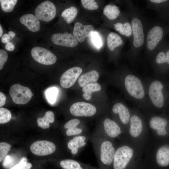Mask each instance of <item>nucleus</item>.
<instances>
[{"instance_id": "nucleus-1", "label": "nucleus", "mask_w": 169, "mask_h": 169, "mask_svg": "<svg viewBox=\"0 0 169 169\" xmlns=\"http://www.w3.org/2000/svg\"><path fill=\"white\" fill-rule=\"evenodd\" d=\"M90 140L101 169L113 163L116 150L112 143L105 137L94 132Z\"/></svg>"}, {"instance_id": "nucleus-2", "label": "nucleus", "mask_w": 169, "mask_h": 169, "mask_svg": "<svg viewBox=\"0 0 169 169\" xmlns=\"http://www.w3.org/2000/svg\"><path fill=\"white\" fill-rule=\"evenodd\" d=\"M93 132L108 138H115L121 133V130L115 121L107 118L96 127Z\"/></svg>"}, {"instance_id": "nucleus-3", "label": "nucleus", "mask_w": 169, "mask_h": 169, "mask_svg": "<svg viewBox=\"0 0 169 169\" xmlns=\"http://www.w3.org/2000/svg\"><path fill=\"white\" fill-rule=\"evenodd\" d=\"M9 94L13 102L18 105L27 104L33 95L29 88L19 84H15L11 87Z\"/></svg>"}, {"instance_id": "nucleus-4", "label": "nucleus", "mask_w": 169, "mask_h": 169, "mask_svg": "<svg viewBox=\"0 0 169 169\" xmlns=\"http://www.w3.org/2000/svg\"><path fill=\"white\" fill-rule=\"evenodd\" d=\"M133 149L126 146H122L116 150L113 166L114 169H125L132 158Z\"/></svg>"}, {"instance_id": "nucleus-5", "label": "nucleus", "mask_w": 169, "mask_h": 169, "mask_svg": "<svg viewBox=\"0 0 169 169\" xmlns=\"http://www.w3.org/2000/svg\"><path fill=\"white\" fill-rule=\"evenodd\" d=\"M125 85L129 94L138 99L143 98L145 95L144 90L140 80L132 74H128L125 80Z\"/></svg>"}, {"instance_id": "nucleus-6", "label": "nucleus", "mask_w": 169, "mask_h": 169, "mask_svg": "<svg viewBox=\"0 0 169 169\" xmlns=\"http://www.w3.org/2000/svg\"><path fill=\"white\" fill-rule=\"evenodd\" d=\"M69 112L74 116L88 117L95 115L97 112V110L92 104L79 102L73 104L70 107Z\"/></svg>"}, {"instance_id": "nucleus-7", "label": "nucleus", "mask_w": 169, "mask_h": 169, "mask_svg": "<svg viewBox=\"0 0 169 169\" xmlns=\"http://www.w3.org/2000/svg\"><path fill=\"white\" fill-rule=\"evenodd\" d=\"M132 28V45L136 49H139L143 44L145 36L142 22L140 18L134 17L131 21Z\"/></svg>"}, {"instance_id": "nucleus-8", "label": "nucleus", "mask_w": 169, "mask_h": 169, "mask_svg": "<svg viewBox=\"0 0 169 169\" xmlns=\"http://www.w3.org/2000/svg\"><path fill=\"white\" fill-rule=\"evenodd\" d=\"M56 12L54 4L51 1H45L38 5L35 10L37 18L44 22H49L55 17Z\"/></svg>"}, {"instance_id": "nucleus-9", "label": "nucleus", "mask_w": 169, "mask_h": 169, "mask_svg": "<svg viewBox=\"0 0 169 169\" xmlns=\"http://www.w3.org/2000/svg\"><path fill=\"white\" fill-rule=\"evenodd\" d=\"M31 53L34 60L43 64L52 65L57 60L56 57L54 54L42 47H34L32 49Z\"/></svg>"}, {"instance_id": "nucleus-10", "label": "nucleus", "mask_w": 169, "mask_h": 169, "mask_svg": "<svg viewBox=\"0 0 169 169\" xmlns=\"http://www.w3.org/2000/svg\"><path fill=\"white\" fill-rule=\"evenodd\" d=\"M65 134L71 137L81 135L90 134L89 129L83 124L80 120L77 118H74L66 122L64 125Z\"/></svg>"}, {"instance_id": "nucleus-11", "label": "nucleus", "mask_w": 169, "mask_h": 169, "mask_svg": "<svg viewBox=\"0 0 169 169\" xmlns=\"http://www.w3.org/2000/svg\"><path fill=\"white\" fill-rule=\"evenodd\" d=\"M91 134H88L71 137L67 143L68 148L71 155L76 156L84 149L90 140Z\"/></svg>"}, {"instance_id": "nucleus-12", "label": "nucleus", "mask_w": 169, "mask_h": 169, "mask_svg": "<svg viewBox=\"0 0 169 169\" xmlns=\"http://www.w3.org/2000/svg\"><path fill=\"white\" fill-rule=\"evenodd\" d=\"M30 150L34 154L44 156L54 153L56 150V145L52 142L46 140H39L33 143Z\"/></svg>"}, {"instance_id": "nucleus-13", "label": "nucleus", "mask_w": 169, "mask_h": 169, "mask_svg": "<svg viewBox=\"0 0 169 169\" xmlns=\"http://www.w3.org/2000/svg\"><path fill=\"white\" fill-rule=\"evenodd\" d=\"M163 31L162 28L158 25L152 27L147 33L146 45L149 51L155 49L162 38Z\"/></svg>"}, {"instance_id": "nucleus-14", "label": "nucleus", "mask_w": 169, "mask_h": 169, "mask_svg": "<svg viewBox=\"0 0 169 169\" xmlns=\"http://www.w3.org/2000/svg\"><path fill=\"white\" fill-rule=\"evenodd\" d=\"M163 86L158 80L153 81L151 84L149 90L150 97L154 105L161 108L164 105V99L162 90Z\"/></svg>"}, {"instance_id": "nucleus-15", "label": "nucleus", "mask_w": 169, "mask_h": 169, "mask_svg": "<svg viewBox=\"0 0 169 169\" xmlns=\"http://www.w3.org/2000/svg\"><path fill=\"white\" fill-rule=\"evenodd\" d=\"M82 69L78 67H74L66 71L61 75L60 84L63 88H68L71 87L75 83Z\"/></svg>"}, {"instance_id": "nucleus-16", "label": "nucleus", "mask_w": 169, "mask_h": 169, "mask_svg": "<svg viewBox=\"0 0 169 169\" xmlns=\"http://www.w3.org/2000/svg\"><path fill=\"white\" fill-rule=\"evenodd\" d=\"M51 39L56 45L69 47H74L78 43L73 34L67 33H54L52 35Z\"/></svg>"}, {"instance_id": "nucleus-17", "label": "nucleus", "mask_w": 169, "mask_h": 169, "mask_svg": "<svg viewBox=\"0 0 169 169\" xmlns=\"http://www.w3.org/2000/svg\"><path fill=\"white\" fill-rule=\"evenodd\" d=\"M93 31L94 28L92 26L83 25L80 23L77 22L74 24L73 33L78 41L82 42L86 37H90Z\"/></svg>"}, {"instance_id": "nucleus-18", "label": "nucleus", "mask_w": 169, "mask_h": 169, "mask_svg": "<svg viewBox=\"0 0 169 169\" xmlns=\"http://www.w3.org/2000/svg\"><path fill=\"white\" fill-rule=\"evenodd\" d=\"M21 23L30 31L36 32L40 28V22L36 16L32 14L24 15L19 18Z\"/></svg>"}, {"instance_id": "nucleus-19", "label": "nucleus", "mask_w": 169, "mask_h": 169, "mask_svg": "<svg viewBox=\"0 0 169 169\" xmlns=\"http://www.w3.org/2000/svg\"><path fill=\"white\" fill-rule=\"evenodd\" d=\"M167 121L165 119L158 116L151 118L150 121L151 128L157 130V133L159 136H164L166 134L165 130Z\"/></svg>"}, {"instance_id": "nucleus-20", "label": "nucleus", "mask_w": 169, "mask_h": 169, "mask_svg": "<svg viewBox=\"0 0 169 169\" xmlns=\"http://www.w3.org/2000/svg\"><path fill=\"white\" fill-rule=\"evenodd\" d=\"M156 161L161 167H166L169 165V145H164L159 148L156 155Z\"/></svg>"}, {"instance_id": "nucleus-21", "label": "nucleus", "mask_w": 169, "mask_h": 169, "mask_svg": "<svg viewBox=\"0 0 169 169\" xmlns=\"http://www.w3.org/2000/svg\"><path fill=\"white\" fill-rule=\"evenodd\" d=\"M112 112L115 114H118L121 122L124 124L128 123L130 120V114L128 108L120 103L114 105L112 108Z\"/></svg>"}, {"instance_id": "nucleus-22", "label": "nucleus", "mask_w": 169, "mask_h": 169, "mask_svg": "<svg viewBox=\"0 0 169 169\" xmlns=\"http://www.w3.org/2000/svg\"><path fill=\"white\" fill-rule=\"evenodd\" d=\"M99 74L95 70H92L81 75L79 78L78 81L81 87L90 83L95 82L99 78Z\"/></svg>"}, {"instance_id": "nucleus-23", "label": "nucleus", "mask_w": 169, "mask_h": 169, "mask_svg": "<svg viewBox=\"0 0 169 169\" xmlns=\"http://www.w3.org/2000/svg\"><path fill=\"white\" fill-rule=\"evenodd\" d=\"M130 134L134 137H138L141 134L142 130L141 119L136 115H133L130 118Z\"/></svg>"}, {"instance_id": "nucleus-24", "label": "nucleus", "mask_w": 169, "mask_h": 169, "mask_svg": "<svg viewBox=\"0 0 169 169\" xmlns=\"http://www.w3.org/2000/svg\"><path fill=\"white\" fill-rule=\"evenodd\" d=\"M59 165L63 169H91V167L72 159H67L61 161Z\"/></svg>"}, {"instance_id": "nucleus-25", "label": "nucleus", "mask_w": 169, "mask_h": 169, "mask_svg": "<svg viewBox=\"0 0 169 169\" xmlns=\"http://www.w3.org/2000/svg\"><path fill=\"white\" fill-rule=\"evenodd\" d=\"M107 44L109 50H114L115 48L123 44V41L120 36L117 33L112 32L110 33L107 37Z\"/></svg>"}, {"instance_id": "nucleus-26", "label": "nucleus", "mask_w": 169, "mask_h": 169, "mask_svg": "<svg viewBox=\"0 0 169 169\" xmlns=\"http://www.w3.org/2000/svg\"><path fill=\"white\" fill-rule=\"evenodd\" d=\"M54 121V114L51 111H47L43 118H38L37 120L38 126L44 129L49 128V123H53Z\"/></svg>"}, {"instance_id": "nucleus-27", "label": "nucleus", "mask_w": 169, "mask_h": 169, "mask_svg": "<svg viewBox=\"0 0 169 169\" xmlns=\"http://www.w3.org/2000/svg\"><path fill=\"white\" fill-rule=\"evenodd\" d=\"M115 29L121 34L127 37L132 36V31L131 22H126L124 23H117L114 24Z\"/></svg>"}, {"instance_id": "nucleus-28", "label": "nucleus", "mask_w": 169, "mask_h": 169, "mask_svg": "<svg viewBox=\"0 0 169 169\" xmlns=\"http://www.w3.org/2000/svg\"><path fill=\"white\" fill-rule=\"evenodd\" d=\"M101 87L97 82L89 84L83 87L82 90L84 93L82 95L83 97L86 100H89L91 97L93 92L100 91Z\"/></svg>"}, {"instance_id": "nucleus-29", "label": "nucleus", "mask_w": 169, "mask_h": 169, "mask_svg": "<svg viewBox=\"0 0 169 169\" xmlns=\"http://www.w3.org/2000/svg\"><path fill=\"white\" fill-rule=\"evenodd\" d=\"M120 13L119 8L116 6L114 5H107L103 9L104 15L110 20L116 19L120 15Z\"/></svg>"}, {"instance_id": "nucleus-30", "label": "nucleus", "mask_w": 169, "mask_h": 169, "mask_svg": "<svg viewBox=\"0 0 169 169\" xmlns=\"http://www.w3.org/2000/svg\"><path fill=\"white\" fill-rule=\"evenodd\" d=\"M77 14V9L75 7L72 6L64 11L62 13L61 16L67 23L69 24L73 21Z\"/></svg>"}, {"instance_id": "nucleus-31", "label": "nucleus", "mask_w": 169, "mask_h": 169, "mask_svg": "<svg viewBox=\"0 0 169 169\" xmlns=\"http://www.w3.org/2000/svg\"><path fill=\"white\" fill-rule=\"evenodd\" d=\"M17 1V0H0L2 9L6 12H11L14 9Z\"/></svg>"}, {"instance_id": "nucleus-32", "label": "nucleus", "mask_w": 169, "mask_h": 169, "mask_svg": "<svg viewBox=\"0 0 169 169\" xmlns=\"http://www.w3.org/2000/svg\"><path fill=\"white\" fill-rule=\"evenodd\" d=\"M58 91V89L55 87L49 88L46 90L45 92L46 98L49 103L53 104L55 102Z\"/></svg>"}, {"instance_id": "nucleus-33", "label": "nucleus", "mask_w": 169, "mask_h": 169, "mask_svg": "<svg viewBox=\"0 0 169 169\" xmlns=\"http://www.w3.org/2000/svg\"><path fill=\"white\" fill-rule=\"evenodd\" d=\"M12 117L10 111L4 108H0V123L5 124L9 122Z\"/></svg>"}, {"instance_id": "nucleus-34", "label": "nucleus", "mask_w": 169, "mask_h": 169, "mask_svg": "<svg viewBox=\"0 0 169 169\" xmlns=\"http://www.w3.org/2000/svg\"><path fill=\"white\" fill-rule=\"evenodd\" d=\"M156 62L158 64L167 63L169 64V50L165 54L163 52H159L156 57Z\"/></svg>"}, {"instance_id": "nucleus-35", "label": "nucleus", "mask_w": 169, "mask_h": 169, "mask_svg": "<svg viewBox=\"0 0 169 169\" xmlns=\"http://www.w3.org/2000/svg\"><path fill=\"white\" fill-rule=\"evenodd\" d=\"M11 145L5 142L0 143V161L1 162L6 157L7 154L9 151Z\"/></svg>"}, {"instance_id": "nucleus-36", "label": "nucleus", "mask_w": 169, "mask_h": 169, "mask_svg": "<svg viewBox=\"0 0 169 169\" xmlns=\"http://www.w3.org/2000/svg\"><path fill=\"white\" fill-rule=\"evenodd\" d=\"M90 37L94 45L97 48H100L102 45V41L99 33L96 31H93Z\"/></svg>"}, {"instance_id": "nucleus-37", "label": "nucleus", "mask_w": 169, "mask_h": 169, "mask_svg": "<svg viewBox=\"0 0 169 169\" xmlns=\"http://www.w3.org/2000/svg\"><path fill=\"white\" fill-rule=\"evenodd\" d=\"M81 1L83 7L89 10L97 9L98 6L97 3L93 0H81Z\"/></svg>"}, {"instance_id": "nucleus-38", "label": "nucleus", "mask_w": 169, "mask_h": 169, "mask_svg": "<svg viewBox=\"0 0 169 169\" xmlns=\"http://www.w3.org/2000/svg\"><path fill=\"white\" fill-rule=\"evenodd\" d=\"M8 54L5 50L0 49V69H2L4 65L7 60Z\"/></svg>"}, {"instance_id": "nucleus-39", "label": "nucleus", "mask_w": 169, "mask_h": 169, "mask_svg": "<svg viewBox=\"0 0 169 169\" xmlns=\"http://www.w3.org/2000/svg\"><path fill=\"white\" fill-rule=\"evenodd\" d=\"M27 160L26 157H23L20 161L18 164L10 169H19L24 166L27 162Z\"/></svg>"}, {"instance_id": "nucleus-40", "label": "nucleus", "mask_w": 169, "mask_h": 169, "mask_svg": "<svg viewBox=\"0 0 169 169\" xmlns=\"http://www.w3.org/2000/svg\"><path fill=\"white\" fill-rule=\"evenodd\" d=\"M6 97L3 92H0V107L3 106L6 102Z\"/></svg>"}, {"instance_id": "nucleus-41", "label": "nucleus", "mask_w": 169, "mask_h": 169, "mask_svg": "<svg viewBox=\"0 0 169 169\" xmlns=\"http://www.w3.org/2000/svg\"><path fill=\"white\" fill-rule=\"evenodd\" d=\"M5 48L7 50L12 51L14 49L15 46L13 43L9 42L6 44Z\"/></svg>"}, {"instance_id": "nucleus-42", "label": "nucleus", "mask_w": 169, "mask_h": 169, "mask_svg": "<svg viewBox=\"0 0 169 169\" xmlns=\"http://www.w3.org/2000/svg\"><path fill=\"white\" fill-rule=\"evenodd\" d=\"M10 39L11 38L8 34L5 33L2 36L1 40L2 43L6 44L9 42Z\"/></svg>"}, {"instance_id": "nucleus-43", "label": "nucleus", "mask_w": 169, "mask_h": 169, "mask_svg": "<svg viewBox=\"0 0 169 169\" xmlns=\"http://www.w3.org/2000/svg\"><path fill=\"white\" fill-rule=\"evenodd\" d=\"M32 166V164L30 163L27 162L24 166L19 169H30Z\"/></svg>"}, {"instance_id": "nucleus-44", "label": "nucleus", "mask_w": 169, "mask_h": 169, "mask_svg": "<svg viewBox=\"0 0 169 169\" xmlns=\"http://www.w3.org/2000/svg\"><path fill=\"white\" fill-rule=\"evenodd\" d=\"M166 1V0H150V1L154 3H160L165 1Z\"/></svg>"}, {"instance_id": "nucleus-45", "label": "nucleus", "mask_w": 169, "mask_h": 169, "mask_svg": "<svg viewBox=\"0 0 169 169\" xmlns=\"http://www.w3.org/2000/svg\"><path fill=\"white\" fill-rule=\"evenodd\" d=\"M8 34L11 38H13L15 35L16 34L15 33L12 31H10L8 33Z\"/></svg>"}, {"instance_id": "nucleus-46", "label": "nucleus", "mask_w": 169, "mask_h": 169, "mask_svg": "<svg viewBox=\"0 0 169 169\" xmlns=\"http://www.w3.org/2000/svg\"><path fill=\"white\" fill-rule=\"evenodd\" d=\"M3 33V30L1 25H0V37H1Z\"/></svg>"}]
</instances>
